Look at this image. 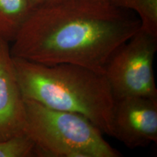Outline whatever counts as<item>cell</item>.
<instances>
[{"label": "cell", "instance_id": "obj_1", "mask_svg": "<svg viewBox=\"0 0 157 157\" xmlns=\"http://www.w3.org/2000/svg\"><path fill=\"white\" fill-rule=\"evenodd\" d=\"M140 25L135 13L107 0H59L31 11L11 54L46 66L75 64L103 74L111 55Z\"/></svg>", "mask_w": 157, "mask_h": 157}, {"label": "cell", "instance_id": "obj_2", "mask_svg": "<svg viewBox=\"0 0 157 157\" xmlns=\"http://www.w3.org/2000/svg\"><path fill=\"white\" fill-rule=\"evenodd\" d=\"M13 61L24 99L83 115L113 137L115 100L103 74L75 64L46 66L14 57Z\"/></svg>", "mask_w": 157, "mask_h": 157}, {"label": "cell", "instance_id": "obj_3", "mask_svg": "<svg viewBox=\"0 0 157 157\" xmlns=\"http://www.w3.org/2000/svg\"><path fill=\"white\" fill-rule=\"evenodd\" d=\"M24 133L34 143L36 156H121L84 116L50 109L33 100L24 99Z\"/></svg>", "mask_w": 157, "mask_h": 157}, {"label": "cell", "instance_id": "obj_4", "mask_svg": "<svg viewBox=\"0 0 157 157\" xmlns=\"http://www.w3.org/2000/svg\"><path fill=\"white\" fill-rule=\"evenodd\" d=\"M156 50L157 37L140 28L114 51L103 73L114 100L157 98L153 67Z\"/></svg>", "mask_w": 157, "mask_h": 157}, {"label": "cell", "instance_id": "obj_5", "mask_svg": "<svg viewBox=\"0 0 157 157\" xmlns=\"http://www.w3.org/2000/svg\"><path fill=\"white\" fill-rule=\"evenodd\" d=\"M113 137L130 149L157 142V98L127 97L115 100Z\"/></svg>", "mask_w": 157, "mask_h": 157}, {"label": "cell", "instance_id": "obj_6", "mask_svg": "<svg viewBox=\"0 0 157 157\" xmlns=\"http://www.w3.org/2000/svg\"><path fill=\"white\" fill-rule=\"evenodd\" d=\"M25 105L9 42L0 37V140L24 133Z\"/></svg>", "mask_w": 157, "mask_h": 157}, {"label": "cell", "instance_id": "obj_7", "mask_svg": "<svg viewBox=\"0 0 157 157\" xmlns=\"http://www.w3.org/2000/svg\"><path fill=\"white\" fill-rule=\"evenodd\" d=\"M31 10L28 0H0V37L13 42Z\"/></svg>", "mask_w": 157, "mask_h": 157}, {"label": "cell", "instance_id": "obj_8", "mask_svg": "<svg viewBox=\"0 0 157 157\" xmlns=\"http://www.w3.org/2000/svg\"><path fill=\"white\" fill-rule=\"evenodd\" d=\"M118 7L135 13L140 21V29L157 37V0H107Z\"/></svg>", "mask_w": 157, "mask_h": 157}, {"label": "cell", "instance_id": "obj_9", "mask_svg": "<svg viewBox=\"0 0 157 157\" xmlns=\"http://www.w3.org/2000/svg\"><path fill=\"white\" fill-rule=\"evenodd\" d=\"M36 156L34 143L25 134L0 140V157Z\"/></svg>", "mask_w": 157, "mask_h": 157}, {"label": "cell", "instance_id": "obj_10", "mask_svg": "<svg viewBox=\"0 0 157 157\" xmlns=\"http://www.w3.org/2000/svg\"><path fill=\"white\" fill-rule=\"evenodd\" d=\"M57 1H59V0H28L29 4L30 5L31 10Z\"/></svg>", "mask_w": 157, "mask_h": 157}]
</instances>
